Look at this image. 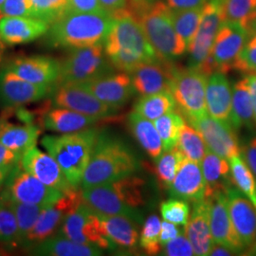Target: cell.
Wrapping results in <instances>:
<instances>
[{
	"label": "cell",
	"mask_w": 256,
	"mask_h": 256,
	"mask_svg": "<svg viewBox=\"0 0 256 256\" xmlns=\"http://www.w3.org/2000/svg\"><path fill=\"white\" fill-rule=\"evenodd\" d=\"M111 14L113 24L104 46L116 70L130 74L140 64L160 59L129 8Z\"/></svg>",
	"instance_id": "cell-1"
},
{
	"label": "cell",
	"mask_w": 256,
	"mask_h": 256,
	"mask_svg": "<svg viewBox=\"0 0 256 256\" xmlns=\"http://www.w3.org/2000/svg\"><path fill=\"white\" fill-rule=\"evenodd\" d=\"M84 202L97 214L126 216L140 223V208L146 205V180L128 176L112 182L82 189Z\"/></svg>",
	"instance_id": "cell-2"
},
{
	"label": "cell",
	"mask_w": 256,
	"mask_h": 256,
	"mask_svg": "<svg viewBox=\"0 0 256 256\" xmlns=\"http://www.w3.org/2000/svg\"><path fill=\"white\" fill-rule=\"evenodd\" d=\"M138 167L136 156L122 140L100 131L82 176L81 189L131 176Z\"/></svg>",
	"instance_id": "cell-3"
},
{
	"label": "cell",
	"mask_w": 256,
	"mask_h": 256,
	"mask_svg": "<svg viewBox=\"0 0 256 256\" xmlns=\"http://www.w3.org/2000/svg\"><path fill=\"white\" fill-rule=\"evenodd\" d=\"M129 10L142 28L148 41L162 60L173 61L187 50L176 32L172 10L160 0L132 1Z\"/></svg>",
	"instance_id": "cell-4"
},
{
	"label": "cell",
	"mask_w": 256,
	"mask_h": 256,
	"mask_svg": "<svg viewBox=\"0 0 256 256\" xmlns=\"http://www.w3.org/2000/svg\"><path fill=\"white\" fill-rule=\"evenodd\" d=\"M113 19L110 12H68L50 25L46 44L70 50L101 44L110 34Z\"/></svg>",
	"instance_id": "cell-5"
},
{
	"label": "cell",
	"mask_w": 256,
	"mask_h": 256,
	"mask_svg": "<svg viewBox=\"0 0 256 256\" xmlns=\"http://www.w3.org/2000/svg\"><path fill=\"white\" fill-rule=\"evenodd\" d=\"M99 133L98 129L88 128L60 136L46 135L41 140L42 146L57 162L74 188L81 186Z\"/></svg>",
	"instance_id": "cell-6"
},
{
	"label": "cell",
	"mask_w": 256,
	"mask_h": 256,
	"mask_svg": "<svg viewBox=\"0 0 256 256\" xmlns=\"http://www.w3.org/2000/svg\"><path fill=\"white\" fill-rule=\"evenodd\" d=\"M114 66L106 54L104 43L72 48L60 62L58 84H84L114 72Z\"/></svg>",
	"instance_id": "cell-7"
},
{
	"label": "cell",
	"mask_w": 256,
	"mask_h": 256,
	"mask_svg": "<svg viewBox=\"0 0 256 256\" xmlns=\"http://www.w3.org/2000/svg\"><path fill=\"white\" fill-rule=\"evenodd\" d=\"M208 76L198 70L176 66L171 93L187 120L207 114L206 86Z\"/></svg>",
	"instance_id": "cell-8"
},
{
	"label": "cell",
	"mask_w": 256,
	"mask_h": 256,
	"mask_svg": "<svg viewBox=\"0 0 256 256\" xmlns=\"http://www.w3.org/2000/svg\"><path fill=\"white\" fill-rule=\"evenodd\" d=\"M64 194L41 182L34 174L26 171L20 162L10 172L0 192V198L46 207L54 204Z\"/></svg>",
	"instance_id": "cell-9"
},
{
	"label": "cell",
	"mask_w": 256,
	"mask_h": 256,
	"mask_svg": "<svg viewBox=\"0 0 256 256\" xmlns=\"http://www.w3.org/2000/svg\"><path fill=\"white\" fill-rule=\"evenodd\" d=\"M250 36V34L240 25L223 22L202 72L210 76L214 72L226 74L234 70L238 56Z\"/></svg>",
	"instance_id": "cell-10"
},
{
	"label": "cell",
	"mask_w": 256,
	"mask_h": 256,
	"mask_svg": "<svg viewBox=\"0 0 256 256\" xmlns=\"http://www.w3.org/2000/svg\"><path fill=\"white\" fill-rule=\"evenodd\" d=\"M57 234L84 245L99 248L102 250H114L116 248L106 236L97 212L84 200L66 218Z\"/></svg>",
	"instance_id": "cell-11"
},
{
	"label": "cell",
	"mask_w": 256,
	"mask_h": 256,
	"mask_svg": "<svg viewBox=\"0 0 256 256\" xmlns=\"http://www.w3.org/2000/svg\"><path fill=\"white\" fill-rule=\"evenodd\" d=\"M82 202V189L78 188L66 194L54 204L46 206L41 212L36 225L24 239L22 248L30 250L46 239L56 236L66 218Z\"/></svg>",
	"instance_id": "cell-12"
},
{
	"label": "cell",
	"mask_w": 256,
	"mask_h": 256,
	"mask_svg": "<svg viewBox=\"0 0 256 256\" xmlns=\"http://www.w3.org/2000/svg\"><path fill=\"white\" fill-rule=\"evenodd\" d=\"M223 22L222 0H208L202 10L200 27L188 48L189 68L202 70L210 55L216 37Z\"/></svg>",
	"instance_id": "cell-13"
},
{
	"label": "cell",
	"mask_w": 256,
	"mask_h": 256,
	"mask_svg": "<svg viewBox=\"0 0 256 256\" xmlns=\"http://www.w3.org/2000/svg\"><path fill=\"white\" fill-rule=\"evenodd\" d=\"M52 104L101 120L112 117L117 111L100 101L82 84L76 82L57 84L52 93Z\"/></svg>",
	"instance_id": "cell-14"
},
{
	"label": "cell",
	"mask_w": 256,
	"mask_h": 256,
	"mask_svg": "<svg viewBox=\"0 0 256 256\" xmlns=\"http://www.w3.org/2000/svg\"><path fill=\"white\" fill-rule=\"evenodd\" d=\"M212 152L229 160L232 156L241 155V147L236 129L228 120L216 119L208 113L198 119L189 120Z\"/></svg>",
	"instance_id": "cell-15"
},
{
	"label": "cell",
	"mask_w": 256,
	"mask_h": 256,
	"mask_svg": "<svg viewBox=\"0 0 256 256\" xmlns=\"http://www.w3.org/2000/svg\"><path fill=\"white\" fill-rule=\"evenodd\" d=\"M56 86H41L28 82L2 66L0 70V104L16 108L40 101L54 92Z\"/></svg>",
	"instance_id": "cell-16"
},
{
	"label": "cell",
	"mask_w": 256,
	"mask_h": 256,
	"mask_svg": "<svg viewBox=\"0 0 256 256\" xmlns=\"http://www.w3.org/2000/svg\"><path fill=\"white\" fill-rule=\"evenodd\" d=\"M28 82L41 86H57L60 62L44 55L16 57L3 66Z\"/></svg>",
	"instance_id": "cell-17"
},
{
	"label": "cell",
	"mask_w": 256,
	"mask_h": 256,
	"mask_svg": "<svg viewBox=\"0 0 256 256\" xmlns=\"http://www.w3.org/2000/svg\"><path fill=\"white\" fill-rule=\"evenodd\" d=\"M21 164L28 173L34 174L41 182L64 194L75 189L66 178L61 167L48 152L45 153L36 146L30 148L21 160Z\"/></svg>",
	"instance_id": "cell-18"
},
{
	"label": "cell",
	"mask_w": 256,
	"mask_h": 256,
	"mask_svg": "<svg viewBox=\"0 0 256 256\" xmlns=\"http://www.w3.org/2000/svg\"><path fill=\"white\" fill-rule=\"evenodd\" d=\"M176 64L172 61L156 59L140 64L130 72L133 86L142 96L171 92Z\"/></svg>",
	"instance_id": "cell-19"
},
{
	"label": "cell",
	"mask_w": 256,
	"mask_h": 256,
	"mask_svg": "<svg viewBox=\"0 0 256 256\" xmlns=\"http://www.w3.org/2000/svg\"><path fill=\"white\" fill-rule=\"evenodd\" d=\"M207 200L210 202V232L214 242L228 248L236 254L243 252L246 248L230 218L227 194L220 192Z\"/></svg>",
	"instance_id": "cell-20"
},
{
	"label": "cell",
	"mask_w": 256,
	"mask_h": 256,
	"mask_svg": "<svg viewBox=\"0 0 256 256\" xmlns=\"http://www.w3.org/2000/svg\"><path fill=\"white\" fill-rule=\"evenodd\" d=\"M82 84L100 101L116 110L122 108L136 92L130 74L124 72H112Z\"/></svg>",
	"instance_id": "cell-21"
},
{
	"label": "cell",
	"mask_w": 256,
	"mask_h": 256,
	"mask_svg": "<svg viewBox=\"0 0 256 256\" xmlns=\"http://www.w3.org/2000/svg\"><path fill=\"white\" fill-rule=\"evenodd\" d=\"M227 198L234 229L243 245L250 250L256 243V208L236 186L228 191Z\"/></svg>",
	"instance_id": "cell-22"
},
{
	"label": "cell",
	"mask_w": 256,
	"mask_h": 256,
	"mask_svg": "<svg viewBox=\"0 0 256 256\" xmlns=\"http://www.w3.org/2000/svg\"><path fill=\"white\" fill-rule=\"evenodd\" d=\"M50 24L40 19L20 16L0 18V40L4 45L26 44L46 34Z\"/></svg>",
	"instance_id": "cell-23"
},
{
	"label": "cell",
	"mask_w": 256,
	"mask_h": 256,
	"mask_svg": "<svg viewBox=\"0 0 256 256\" xmlns=\"http://www.w3.org/2000/svg\"><path fill=\"white\" fill-rule=\"evenodd\" d=\"M168 190L172 198L185 202H196L203 200L205 180L200 164L185 158Z\"/></svg>",
	"instance_id": "cell-24"
},
{
	"label": "cell",
	"mask_w": 256,
	"mask_h": 256,
	"mask_svg": "<svg viewBox=\"0 0 256 256\" xmlns=\"http://www.w3.org/2000/svg\"><path fill=\"white\" fill-rule=\"evenodd\" d=\"M185 236L192 244L194 256H210L214 244L210 225V202H194L192 214L185 225Z\"/></svg>",
	"instance_id": "cell-25"
},
{
	"label": "cell",
	"mask_w": 256,
	"mask_h": 256,
	"mask_svg": "<svg viewBox=\"0 0 256 256\" xmlns=\"http://www.w3.org/2000/svg\"><path fill=\"white\" fill-rule=\"evenodd\" d=\"M202 169L205 180L204 198L209 200L216 194H227L234 187L228 160L207 150L202 160Z\"/></svg>",
	"instance_id": "cell-26"
},
{
	"label": "cell",
	"mask_w": 256,
	"mask_h": 256,
	"mask_svg": "<svg viewBox=\"0 0 256 256\" xmlns=\"http://www.w3.org/2000/svg\"><path fill=\"white\" fill-rule=\"evenodd\" d=\"M106 236L116 248L133 250L140 239V222L126 216H104L97 214Z\"/></svg>",
	"instance_id": "cell-27"
},
{
	"label": "cell",
	"mask_w": 256,
	"mask_h": 256,
	"mask_svg": "<svg viewBox=\"0 0 256 256\" xmlns=\"http://www.w3.org/2000/svg\"><path fill=\"white\" fill-rule=\"evenodd\" d=\"M232 90L225 74L214 72L208 77L206 106L212 117L228 120L232 111Z\"/></svg>",
	"instance_id": "cell-28"
},
{
	"label": "cell",
	"mask_w": 256,
	"mask_h": 256,
	"mask_svg": "<svg viewBox=\"0 0 256 256\" xmlns=\"http://www.w3.org/2000/svg\"><path fill=\"white\" fill-rule=\"evenodd\" d=\"M100 120L54 106V108L43 114L42 126L48 131L66 134L88 128Z\"/></svg>",
	"instance_id": "cell-29"
},
{
	"label": "cell",
	"mask_w": 256,
	"mask_h": 256,
	"mask_svg": "<svg viewBox=\"0 0 256 256\" xmlns=\"http://www.w3.org/2000/svg\"><path fill=\"white\" fill-rule=\"evenodd\" d=\"M30 254L38 256H99L102 250L75 242L72 239L56 234L28 250Z\"/></svg>",
	"instance_id": "cell-30"
},
{
	"label": "cell",
	"mask_w": 256,
	"mask_h": 256,
	"mask_svg": "<svg viewBox=\"0 0 256 256\" xmlns=\"http://www.w3.org/2000/svg\"><path fill=\"white\" fill-rule=\"evenodd\" d=\"M229 120L236 130L242 128H254L256 117L246 76L234 86Z\"/></svg>",
	"instance_id": "cell-31"
},
{
	"label": "cell",
	"mask_w": 256,
	"mask_h": 256,
	"mask_svg": "<svg viewBox=\"0 0 256 256\" xmlns=\"http://www.w3.org/2000/svg\"><path fill=\"white\" fill-rule=\"evenodd\" d=\"M128 126L131 134L144 148L147 155L151 158L158 160L162 153L164 146L155 124L150 120L133 111L128 116Z\"/></svg>",
	"instance_id": "cell-32"
},
{
	"label": "cell",
	"mask_w": 256,
	"mask_h": 256,
	"mask_svg": "<svg viewBox=\"0 0 256 256\" xmlns=\"http://www.w3.org/2000/svg\"><path fill=\"white\" fill-rule=\"evenodd\" d=\"M41 132V129L32 124L16 126L8 122L0 133V142L12 151L24 154L30 148L36 146Z\"/></svg>",
	"instance_id": "cell-33"
},
{
	"label": "cell",
	"mask_w": 256,
	"mask_h": 256,
	"mask_svg": "<svg viewBox=\"0 0 256 256\" xmlns=\"http://www.w3.org/2000/svg\"><path fill=\"white\" fill-rule=\"evenodd\" d=\"M176 104L171 92H160L142 96L134 106V110L140 116L150 120L162 117L174 110Z\"/></svg>",
	"instance_id": "cell-34"
},
{
	"label": "cell",
	"mask_w": 256,
	"mask_h": 256,
	"mask_svg": "<svg viewBox=\"0 0 256 256\" xmlns=\"http://www.w3.org/2000/svg\"><path fill=\"white\" fill-rule=\"evenodd\" d=\"M224 22L240 25L252 34L256 18V0H222Z\"/></svg>",
	"instance_id": "cell-35"
},
{
	"label": "cell",
	"mask_w": 256,
	"mask_h": 256,
	"mask_svg": "<svg viewBox=\"0 0 256 256\" xmlns=\"http://www.w3.org/2000/svg\"><path fill=\"white\" fill-rule=\"evenodd\" d=\"M185 158L178 146L158 156L155 166L152 167V173L162 189H169Z\"/></svg>",
	"instance_id": "cell-36"
},
{
	"label": "cell",
	"mask_w": 256,
	"mask_h": 256,
	"mask_svg": "<svg viewBox=\"0 0 256 256\" xmlns=\"http://www.w3.org/2000/svg\"><path fill=\"white\" fill-rule=\"evenodd\" d=\"M203 7L198 9L172 10V18L176 32L187 46V50L200 27Z\"/></svg>",
	"instance_id": "cell-37"
},
{
	"label": "cell",
	"mask_w": 256,
	"mask_h": 256,
	"mask_svg": "<svg viewBox=\"0 0 256 256\" xmlns=\"http://www.w3.org/2000/svg\"><path fill=\"white\" fill-rule=\"evenodd\" d=\"M184 122L185 120L182 113L174 110L155 120L154 124L162 138L164 151L171 150L178 146Z\"/></svg>",
	"instance_id": "cell-38"
},
{
	"label": "cell",
	"mask_w": 256,
	"mask_h": 256,
	"mask_svg": "<svg viewBox=\"0 0 256 256\" xmlns=\"http://www.w3.org/2000/svg\"><path fill=\"white\" fill-rule=\"evenodd\" d=\"M5 202L16 214L18 225L19 240L20 247H22V243L30 230L36 225L37 220L41 214L42 210L45 208L43 206L36 204H30L25 202H14L10 200H1Z\"/></svg>",
	"instance_id": "cell-39"
},
{
	"label": "cell",
	"mask_w": 256,
	"mask_h": 256,
	"mask_svg": "<svg viewBox=\"0 0 256 256\" xmlns=\"http://www.w3.org/2000/svg\"><path fill=\"white\" fill-rule=\"evenodd\" d=\"M232 176L236 187L243 192L256 208V178L240 156L230 158Z\"/></svg>",
	"instance_id": "cell-40"
},
{
	"label": "cell",
	"mask_w": 256,
	"mask_h": 256,
	"mask_svg": "<svg viewBox=\"0 0 256 256\" xmlns=\"http://www.w3.org/2000/svg\"><path fill=\"white\" fill-rule=\"evenodd\" d=\"M176 146L187 158L200 164H202L207 151L206 144L202 134L188 122H185L183 124Z\"/></svg>",
	"instance_id": "cell-41"
},
{
	"label": "cell",
	"mask_w": 256,
	"mask_h": 256,
	"mask_svg": "<svg viewBox=\"0 0 256 256\" xmlns=\"http://www.w3.org/2000/svg\"><path fill=\"white\" fill-rule=\"evenodd\" d=\"M0 244L7 248L20 247L18 225L14 212L0 200Z\"/></svg>",
	"instance_id": "cell-42"
},
{
	"label": "cell",
	"mask_w": 256,
	"mask_h": 256,
	"mask_svg": "<svg viewBox=\"0 0 256 256\" xmlns=\"http://www.w3.org/2000/svg\"><path fill=\"white\" fill-rule=\"evenodd\" d=\"M162 222L158 216H150L144 222L140 236V246L147 256H156L162 252L160 241Z\"/></svg>",
	"instance_id": "cell-43"
},
{
	"label": "cell",
	"mask_w": 256,
	"mask_h": 256,
	"mask_svg": "<svg viewBox=\"0 0 256 256\" xmlns=\"http://www.w3.org/2000/svg\"><path fill=\"white\" fill-rule=\"evenodd\" d=\"M32 18L52 25L68 12V0H32Z\"/></svg>",
	"instance_id": "cell-44"
},
{
	"label": "cell",
	"mask_w": 256,
	"mask_h": 256,
	"mask_svg": "<svg viewBox=\"0 0 256 256\" xmlns=\"http://www.w3.org/2000/svg\"><path fill=\"white\" fill-rule=\"evenodd\" d=\"M160 212L166 221L185 226L190 216V207L188 202L173 198L160 204Z\"/></svg>",
	"instance_id": "cell-45"
},
{
	"label": "cell",
	"mask_w": 256,
	"mask_h": 256,
	"mask_svg": "<svg viewBox=\"0 0 256 256\" xmlns=\"http://www.w3.org/2000/svg\"><path fill=\"white\" fill-rule=\"evenodd\" d=\"M234 70L244 74H256V32L248 37L238 56Z\"/></svg>",
	"instance_id": "cell-46"
},
{
	"label": "cell",
	"mask_w": 256,
	"mask_h": 256,
	"mask_svg": "<svg viewBox=\"0 0 256 256\" xmlns=\"http://www.w3.org/2000/svg\"><path fill=\"white\" fill-rule=\"evenodd\" d=\"M1 14L4 16L32 18V0H6Z\"/></svg>",
	"instance_id": "cell-47"
},
{
	"label": "cell",
	"mask_w": 256,
	"mask_h": 256,
	"mask_svg": "<svg viewBox=\"0 0 256 256\" xmlns=\"http://www.w3.org/2000/svg\"><path fill=\"white\" fill-rule=\"evenodd\" d=\"M164 250V256H194L192 244L186 236L180 234L166 243Z\"/></svg>",
	"instance_id": "cell-48"
},
{
	"label": "cell",
	"mask_w": 256,
	"mask_h": 256,
	"mask_svg": "<svg viewBox=\"0 0 256 256\" xmlns=\"http://www.w3.org/2000/svg\"><path fill=\"white\" fill-rule=\"evenodd\" d=\"M68 12H108L100 0H68Z\"/></svg>",
	"instance_id": "cell-49"
},
{
	"label": "cell",
	"mask_w": 256,
	"mask_h": 256,
	"mask_svg": "<svg viewBox=\"0 0 256 256\" xmlns=\"http://www.w3.org/2000/svg\"><path fill=\"white\" fill-rule=\"evenodd\" d=\"M23 154L12 151L0 142V169H12L21 162Z\"/></svg>",
	"instance_id": "cell-50"
},
{
	"label": "cell",
	"mask_w": 256,
	"mask_h": 256,
	"mask_svg": "<svg viewBox=\"0 0 256 256\" xmlns=\"http://www.w3.org/2000/svg\"><path fill=\"white\" fill-rule=\"evenodd\" d=\"M241 154L256 178V138H252L241 149Z\"/></svg>",
	"instance_id": "cell-51"
},
{
	"label": "cell",
	"mask_w": 256,
	"mask_h": 256,
	"mask_svg": "<svg viewBox=\"0 0 256 256\" xmlns=\"http://www.w3.org/2000/svg\"><path fill=\"white\" fill-rule=\"evenodd\" d=\"M208 0H166V4L172 10L202 8Z\"/></svg>",
	"instance_id": "cell-52"
},
{
	"label": "cell",
	"mask_w": 256,
	"mask_h": 256,
	"mask_svg": "<svg viewBox=\"0 0 256 256\" xmlns=\"http://www.w3.org/2000/svg\"><path fill=\"white\" fill-rule=\"evenodd\" d=\"M180 234H182V230L178 229L174 223L168 222L166 220L162 223L160 241V244L162 247L166 243H168L172 239L178 236Z\"/></svg>",
	"instance_id": "cell-53"
},
{
	"label": "cell",
	"mask_w": 256,
	"mask_h": 256,
	"mask_svg": "<svg viewBox=\"0 0 256 256\" xmlns=\"http://www.w3.org/2000/svg\"><path fill=\"white\" fill-rule=\"evenodd\" d=\"M102 5L110 14L124 9L128 5V0H100Z\"/></svg>",
	"instance_id": "cell-54"
},
{
	"label": "cell",
	"mask_w": 256,
	"mask_h": 256,
	"mask_svg": "<svg viewBox=\"0 0 256 256\" xmlns=\"http://www.w3.org/2000/svg\"><path fill=\"white\" fill-rule=\"evenodd\" d=\"M246 78H247L248 86L250 96H252L256 122V74H248Z\"/></svg>",
	"instance_id": "cell-55"
},
{
	"label": "cell",
	"mask_w": 256,
	"mask_h": 256,
	"mask_svg": "<svg viewBox=\"0 0 256 256\" xmlns=\"http://www.w3.org/2000/svg\"><path fill=\"white\" fill-rule=\"evenodd\" d=\"M236 254L221 244L218 243H214L212 248H210V256H234Z\"/></svg>",
	"instance_id": "cell-56"
},
{
	"label": "cell",
	"mask_w": 256,
	"mask_h": 256,
	"mask_svg": "<svg viewBox=\"0 0 256 256\" xmlns=\"http://www.w3.org/2000/svg\"><path fill=\"white\" fill-rule=\"evenodd\" d=\"M12 169H0V191L4 187V184L6 182V180L8 178V176H9L10 172L12 171Z\"/></svg>",
	"instance_id": "cell-57"
},
{
	"label": "cell",
	"mask_w": 256,
	"mask_h": 256,
	"mask_svg": "<svg viewBox=\"0 0 256 256\" xmlns=\"http://www.w3.org/2000/svg\"><path fill=\"white\" fill-rule=\"evenodd\" d=\"M7 124H8V122H6L5 120L0 119V133L2 132V130L6 126Z\"/></svg>",
	"instance_id": "cell-58"
},
{
	"label": "cell",
	"mask_w": 256,
	"mask_h": 256,
	"mask_svg": "<svg viewBox=\"0 0 256 256\" xmlns=\"http://www.w3.org/2000/svg\"><path fill=\"white\" fill-rule=\"evenodd\" d=\"M3 43L1 42V40H0V61H1V59H2V56H3V50H4V46H3Z\"/></svg>",
	"instance_id": "cell-59"
},
{
	"label": "cell",
	"mask_w": 256,
	"mask_h": 256,
	"mask_svg": "<svg viewBox=\"0 0 256 256\" xmlns=\"http://www.w3.org/2000/svg\"><path fill=\"white\" fill-rule=\"evenodd\" d=\"M248 252H250V254H256V243L254 247L252 248L250 250H248Z\"/></svg>",
	"instance_id": "cell-60"
},
{
	"label": "cell",
	"mask_w": 256,
	"mask_h": 256,
	"mask_svg": "<svg viewBox=\"0 0 256 256\" xmlns=\"http://www.w3.org/2000/svg\"><path fill=\"white\" fill-rule=\"evenodd\" d=\"M5 1H6V0H0V14H1V10H2V7H3L4 3H5Z\"/></svg>",
	"instance_id": "cell-61"
},
{
	"label": "cell",
	"mask_w": 256,
	"mask_h": 256,
	"mask_svg": "<svg viewBox=\"0 0 256 256\" xmlns=\"http://www.w3.org/2000/svg\"><path fill=\"white\" fill-rule=\"evenodd\" d=\"M256 32V18L254 22V25H252V34Z\"/></svg>",
	"instance_id": "cell-62"
},
{
	"label": "cell",
	"mask_w": 256,
	"mask_h": 256,
	"mask_svg": "<svg viewBox=\"0 0 256 256\" xmlns=\"http://www.w3.org/2000/svg\"><path fill=\"white\" fill-rule=\"evenodd\" d=\"M5 252V250H3L0 248V254H2V252Z\"/></svg>",
	"instance_id": "cell-63"
},
{
	"label": "cell",
	"mask_w": 256,
	"mask_h": 256,
	"mask_svg": "<svg viewBox=\"0 0 256 256\" xmlns=\"http://www.w3.org/2000/svg\"><path fill=\"white\" fill-rule=\"evenodd\" d=\"M132 1H135V2H138V1H144V0H132Z\"/></svg>",
	"instance_id": "cell-64"
}]
</instances>
